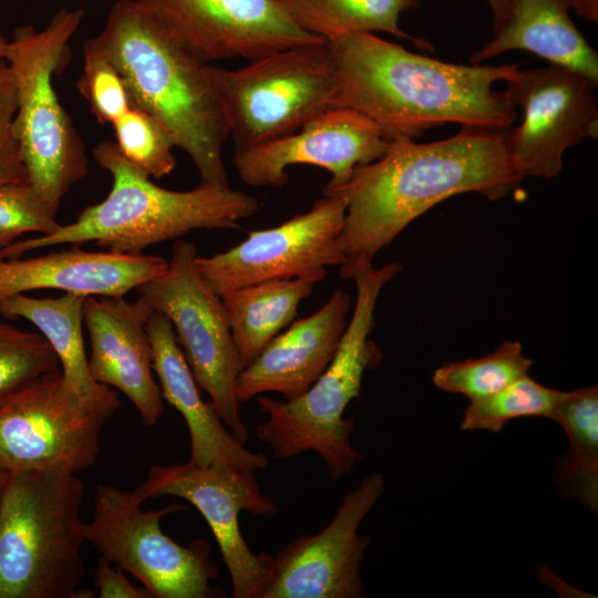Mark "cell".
<instances>
[{"instance_id": "obj_38", "label": "cell", "mask_w": 598, "mask_h": 598, "mask_svg": "<svg viewBox=\"0 0 598 598\" xmlns=\"http://www.w3.org/2000/svg\"><path fill=\"white\" fill-rule=\"evenodd\" d=\"M9 475H10V471H8L7 468L0 466V502H1V498H2V494H3V491H4L6 484L8 482Z\"/></svg>"}, {"instance_id": "obj_35", "label": "cell", "mask_w": 598, "mask_h": 598, "mask_svg": "<svg viewBox=\"0 0 598 598\" xmlns=\"http://www.w3.org/2000/svg\"><path fill=\"white\" fill-rule=\"evenodd\" d=\"M28 181L19 153L0 158V185Z\"/></svg>"}, {"instance_id": "obj_3", "label": "cell", "mask_w": 598, "mask_h": 598, "mask_svg": "<svg viewBox=\"0 0 598 598\" xmlns=\"http://www.w3.org/2000/svg\"><path fill=\"white\" fill-rule=\"evenodd\" d=\"M83 48L116 68L131 105L162 123L193 161L202 184L229 185L223 159L229 126L209 63L179 43L140 0L115 2L102 31Z\"/></svg>"}, {"instance_id": "obj_33", "label": "cell", "mask_w": 598, "mask_h": 598, "mask_svg": "<svg viewBox=\"0 0 598 598\" xmlns=\"http://www.w3.org/2000/svg\"><path fill=\"white\" fill-rule=\"evenodd\" d=\"M14 79L6 59H0V158L19 153L13 131L17 113Z\"/></svg>"}, {"instance_id": "obj_23", "label": "cell", "mask_w": 598, "mask_h": 598, "mask_svg": "<svg viewBox=\"0 0 598 598\" xmlns=\"http://www.w3.org/2000/svg\"><path fill=\"white\" fill-rule=\"evenodd\" d=\"M84 298L71 292L55 298L18 293L0 302V315L19 317L34 324L56 354L64 384L110 417L121 402L110 386L92 377L83 340Z\"/></svg>"}, {"instance_id": "obj_2", "label": "cell", "mask_w": 598, "mask_h": 598, "mask_svg": "<svg viewBox=\"0 0 598 598\" xmlns=\"http://www.w3.org/2000/svg\"><path fill=\"white\" fill-rule=\"evenodd\" d=\"M336 80V107L371 120L388 141L415 140L446 123L493 131L513 127L517 106L494 90L518 64H454L413 53L374 33L327 41Z\"/></svg>"}, {"instance_id": "obj_28", "label": "cell", "mask_w": 598, "mask_h": 598, "mask_svg": "<svg viewBox=\"0 0 598 598\" xmlns=\"http://www.w3.org/2000/svg\"><path fill=\"white\" fill-rule=\"evenodd\" d=\"M566 393L547 388L525 374L496 393L470 401L461 429L499 432L509 421L519 417L553 420Z\"/></svg>"}, {"instance_id": "obj_5", "label": "cell", "mask_w": 598, "mask_h": 598, "mask_svg": "<svg viewBox=\"0 0 598 598\" xmlns=\"http://www.w3.org/2000/svg\"><path fill=\"white\" fill-rule=\"evenodd\" d=\"M401 268L400 262L392 261L380 268L370 265L352 271L349 279L357 287L352 318L328 368L293 400L257 396L266 420L256 426L255 433L271 448L275 458L313 452L333 480L349 474L363 460L351 443L354 419L344 417V411L359 398L364 372L381 360V351L369 334L374 327L379 295Z\"/></svg>"}, {"instance_id": "obj_27", "label": "cell", "mask_w": 598, "mask_h": 598, "mask_svg": "<svg viewBox=\"0 0 598 598\" xmlns=\"http://www.w3.org/2000/svg\"><path fill=\"white\" fill-rule=\"evenodd\" d=\"M532 364L533 361L523 354L519 342L505 341L482 358L442 364L433 373V383L472 401L504 389L527 374Z\"/></svg>"}, {"instance_id": "obj_30", "label": "cell", "mask_w": 598, "mask_h": 598, "mask_svg": "<svg viewBox=\"0 0 598 598\" xmlns=\"http://www.w3.org/2000/svg\"><path fill=\"white\" fill-rule=\"evenodd\" d=\"M112 125L120 153L150 177H164L175 168L173 148L176 144L154 116L131 106Z\"/></svg>"}, {"instance_id": "obj_9", "label": "cell", "mask_w": 598, "mask_h": 598, "mask_svg": "<svg viewBox=\"0 0 598 598\" xmlns=\"http://www.w3.org/2000/svg\"><path fill=\"white\" fill-rule=\"evenodd\" d=\"M132 491L101 484L94 494L85 542L102 557L131 574L154 598H219L220 587L212 581L219 576L205 539L183 546L161 528V519L186 511L169 504L157 511H144Z\"/></svg>"}, {"instance_id": "obj_17", "label": "cell", "mask_w": 598, "mask_h": 598, "mask_svg": "<svg viewBox=\"0 0 598 598\" xmlns=\"http://www.w3.org/2000/svg\"><path fill=\"white\" fill-rule=\"evenodd\" d=\"M388 141L368 117L347 107L329 109L285 137L235 150L234 166L250 187L280 188L287 167L312 165L327 169L326 187L346 183L352 171L381 158Z\"/></svg>"}, {"instance_id": "obj_29", "label": "cell", "mask_w": 598, "mask_h": 598, "mask_svg": "<svg viewBox=\"0 0 598 598\" xmlns=\"http://www.w3.org/2000/svg\"><path fill=\"white\" fill-rule=\"evenodd\" d=\"M60 370L50 343L0 320V406L40 377Z\"/></svg>"}, {"instance_id": "obj_34", "label": "cell", "mask_w": 598, "mask_h": 598, "mask_svg": "<svg viewBox=\"0 0 598 598\" xmlns=\"http://www.w3.org/2000/svg\"><path fill=\"white\" fill-rule=\"evenodd\" d=\"M95 585L101 598H154L144 586L133 585L120 567L100 556L96 564Z\"/></svg>"}, {"instance_id": "obj_25", "label": "cell", "mask_w": 598, "mask_h": 598, "mask_svg": "<svg viewBox=\"0 0 598 598\" xmlns=\"http://www.w3.org/2000/svg\"><path fill=\"white\" fill-rule=\"evenodd\" d=\"M302 30L330 41L349 33L385 32L422 50L433 51L425 39L399 27L402 12L420 7V0H276Z\"/></svg>"}, {"instance_id": "obj_13", "label": "cell", "mask_w": 598, "mask_h": 598, "mask_svg": "<svg viewBox=\"0 0 598 598\" xmlns=\"http://www.w3.org/2000/svg\"><path fill=\"white\" fill-rule=\"evenodd\" d=\"M344 216V198L322 194L309 210L278 226L252 230L245 240L224 252L197 256L198 271L207 286L220 295L340 266L346 260L338 245Z\"/></svg>"}, {"instance_id": "obj_19", "label": "cell", "mask_w": 598, "mask_h": 598, "mask_svg": "<svg viewBox=\"0 0 598 598\" xmlns=\"http://www.w3.org/2000/svg\"><path fill=\"white\" fill-rule=\"evenodd\" d=\"M351 297L338 289L315 313L295 320L243 368L235 385L239 403L275 392L303 394L328 368L348 324Z\"/></svg>"}, {"instance_id": "obj_37", "label": "cell", "mask_w": 598, "mask_h": 598, "mask_svg": "<svg viewBox=\"0 0 598 598\" xmlns=\"http://www.w3.org/2000/svg\"><path fill=\"white\" fill-rule=\"evenodd\" d=\"M574 10L592 22L598 19V0H574Z\"/></svg>"}, {"instance_id": "obj_18", "label": "cell", "mask_w": 598, "mask_h": 598, "mask_svg": "<svg viewBox=\"0 0 598 598\" xmlns=\"http://www.w3.org/2000/svg\"><path fill=\"white\" fill-rule=\"evenodd\" d=\"M153 310L140 297L85 296L83 323L94 380L130 399L146 426L157 424L164 400L153 374V354L146 322Z\"/></svg>"}, {"instance_id": "obj_11", "label": "cell", "mask_w": 598, "mask_h": 598, "mask_svg": "<svg viewBox=\"0 0 598 598\" xmlns=\"http://www.w3.org/2000/svg\"><path fill=\"white\" fill-rule=\"evenodd\" d=\"M143 503L150 498L177 496L203 515L229 571L234 598H256L266 581L272 556L255 554L239 527L246 511L260 517L277 514L276 503L260 489L255 472L225 464L198 465L190 461L153 465L146 478L132 489Z\"/></svg>"}, {"instance_id": "obj_21", "label": "cell", "mask_w": 598, "mask_h": 598, "mask_svg": "<svg viewBox=\"0 0 598 598\" xmlns=\"http://www.w3.org/2000/svg\"><path fill=\"white\" fill-rule=\"evenodd\" d=\"M146 331L162 398L182 414L188 427V461L198 465L225 464L251 472L266 470L268 457L246 448L221 421L213 402L203 400L168 318L153 311Z\"/></svg>"}, {"instance_id": "obj_31", "label": "cell", "mask_w": 598, "mask_h": 598, "mask_svg": "<svg viewBox=\"0 0 598 598\" xmlns=\"http://www.w3.org/2000/svg\"><path fill=\"white\" fill-rule=\"evenodd\" d=\"M61 224L28 182L0 185V249L29 233L48 235Z\"/></svg>"}, {"instance_id": "obj_7", "label": "cell", "mask_w": 598, "mask_h": 598, "mask_svg": "<svg viewBox=\"0 0 598 598\" xmlns=\"http://www.w3.org/2000/svg\"><path fill=\"white\" fill-rule=\"evenodd\" d=\"M81 9L58 11L40 31L14 30L6 60L17 90L13 131L28 182L56 215L63 196L87 174L85 144L59 101L53 75L66 66Z\"/></svg>"}, {"instance_id": "obj_12", "label": "cell", "mask_w": 598, "mask_h": 598, "mask_svg": "<svg viewBox=\"0 0 598 598\" xmlns=\"http://www.w3.org/2000/svg\"><path fill=\"white\" fill-rule=\"evenodd\" d=\"M107 419L64 384L61 370L47 373L0 406V466L86 470L100 454Z\"/></svg>"}, {"instance_id": "obj_6", "label": "cell", "mask_w": 598, "mask_h": 598, "mask_svg": "<svg viewBox=\"0 0 598 598\" xmlns=\"http://www.w3.org/2000/svg\"><path fill=\"white\" fill-rule=\"evenodd\" d=\"M85 486L62 470L10 472L0 502V598H74L84 577Z\"/></svg>"}, {"instance_id": "obj_16", "label": "cell", "mask_w": 598, "mask_h": 598, "mask_svg": "<svg viewBox=\"0 0 598 598\" xmlns=\"http://www.w3.org/2000/svg\"><path fill=\"white\" fill-rule=\"evenodd\" d=\"M205 63L254 60L324 41L299 28L276 0H140Z\"/></svg>"}, {"instance_id": "obj_20", "label": "cell", "mask_w": 598, "mask_h": 598, "mask_svg": "<svg viewBox=\"0 0 598 598\" xmlns=\"http://www.w3.org/2000/svg\"><path fill=\"white\" fill-rule=\"evenodd\" d=\"M167 260L144 254L71 247L42 256L0 259V302L38 289L124 297L163 272Z\"/></svg>"}, {"instance_id": "obj_22", "label": "cell", "mask_w": 598, "mask_h": 598, "mask_svg": "<svg viewBox=\"0 0 598 598\" xmlns=\"http://www.w3.org/2000/svg\"><path fill=\"white\" fill-rule=\"evenodd\" d=\"M571 9L574 0H516L505 25L471 55V63L523 50L598 83V54L574 24Z\"/></svg>"}, {"instance_id": "obj_10", "label": "cell", "mask_w": 598, "mask_h": 598, "mask_svg": "<svg viewBox=\"0 0 598 598\" xmlns=\"http://www.w3.org/2000/svg\"><path fill=\"white\" fill-rule=\"evenodd\" d=\"M197 256L193 243L176 240L166 269L136 290L153 311L168 318L198 386L234 436L246 444L249 431L235 393L243 364L220 296L200 276Z\"/></svg>"}, {"instance_id": "obj_36", "label": "cell", "mask_w": 598, "mask_h": 598, "mask_svg": "<svg viewBox=\"0 0 598 598\" xmlns=\"http://www.w3.org/2000/svg\"><path fill=\"white\" fill-rule=\"evenodd\" d=\"M493 17V33L496 34L509 19L516 0H485Z\"/></svg>"}, {"instance_id": "obj_39", "label": "cell", "mask_w": 598, "mask_h": 598, "mask_svg": "<svg viewBox=\"0 0 598 598\" xmlns=\"http://www.w3.org/2000/svg\"><path fill=\"white\" fill-rule=\"evenodd\" d=\"M7 48H8V40L3 38L2 35H0V59L6 58Z\"/></svg>"}, {"instance_id": "obj_15", "label": "cell", "mask_w": 598, "mask_h": 598, "mask_svg": "<svg viewBox=\"0 0 598 598\" xmlns=\"http://www.w3.org/2000/svg\"><path fill=\"white\" fill-rule=\"evenodd\" d=\"M524 118L505 131L511 155L526 176L551 178L563 167L565 152L598 136L597 82L556 64L519 70L505 81Z\"/></svg>"}, {"instance_id": "obj_8", "label": "cell", "mask_w": 598, "mask_h": 598, "mask_svg": "<svg viewBox=\"0 0 598 598\" xmlns=\"http://www.w3.org/2000/svg\"><path fill=\"white\" fill-rule=\"evenodd\" d=\"M235 150L298 131L336 107V80L328 42L297 45L227 70L208 64Z\"/></svg>"}, {"instance_id": "obj_14", "label": "cell", "mask_w": 598, "mask_h": 598, "mask_svg": "<svg viewBox=\"0 0 598 598\" xmlns=\"http://www.w3.org/2000/svg\"><path fill=\"white\" fill-rule=\"evenodd\" d=\"M384 491L380 472L347 492L330 523L289 540L271 558L256 598H362L361 565L370 538L358 528Z\"/></svg>"}, {"instance_id": "obj_32", "label": "cell", "mask_w": 598, "mask_h": 598, "mask_svg": "<svg viewBox=\"0 0 598 598\" xmlns=\"http://www.w3.org/2000/svg\"><path fill=\"white\" fill-rule=\"evenodd\" d=\"M78 89L101 124H113L131 109V100L116 68L103 55L83 48Z\"/></svg>"}, {"instance_id": "obj_1", "label": "cell", "mask_w": 598, "mask_h": 598, "mask_svg": "<svg viewBox=\"0 0 598 598\" xmlns=\"http://www.w3.org/2000/svg\"><path fill=\"white\" fill-rule=\"evenodd\" d=\"M525 177L508 151L505 131L462 126L437 142L390 141L381 158L355 167L342 185L322 188V194L346 200L338 240L346 257L340 277L372 265L382 248L440 202L463 193L496 200Z\"/></svg>"}, {"instance_id": "obj_24", "label": "cell", "mask_w": 598, "mask_h": 598, "mask_svg": "<svg viewBox=\"0 0 598 598\" xmlns=\"http://www.w3.org/2000/svg\"><path fill=\"white\" fill-rule=\"evenodd\" d=\"M327 270L292 278L264 281L220 293L231 336L243 368L297 316L299 305Z\"/></svg>"}, {"instance_id": "obj_4", "label": "cell", "mask_w": 598, "mask_h": 598, "mask_svg": "<svg viewBox=\"0 0 598 598\" xmlns=\"http://www.w3.org/2000/svg\"><path fill=\"white\" fill-rule=\"evenodd\" d=\"M92 153L96 163L112 175L106 198L51 234L18 240L0 249V259L49 246L89 241L107 251L142 254L152 245L178 239L196 229L239 228L241 219L260 208L255 196L229 185L200 183L190 190L163 188L130 163L114 142L103 141Z\"/></svg>"}, {"instance_id": "obj_26", "label": "cell", "mask_w": 598, "mask_h": 598, "mask_svg": "<svg viewBox=\"0 0 598 598\" xmlns=\"http://www.w3.org/2000/svg\"><path fill=\"white\" fill-rule=\"evenodd\" d=\"M553 421L568 439V451L557 464L558 485L592 513L598 511V389L567 391Z\"/></svg>"}]
</instances>
